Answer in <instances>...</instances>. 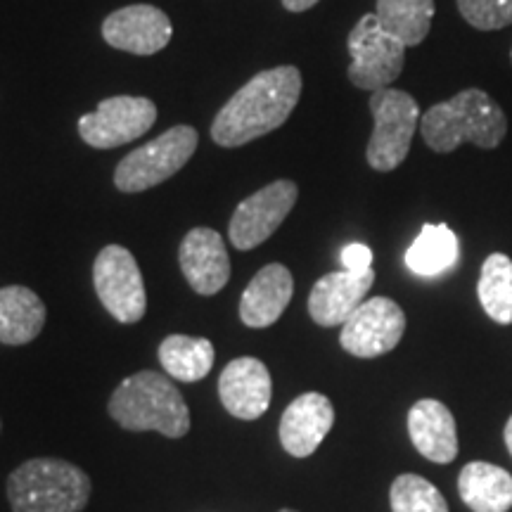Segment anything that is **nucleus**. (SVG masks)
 <instances>
[{
  "mask_svg": "<svg viewBox=\"0 0 512 512\" xmlns=\"http://www.w3.org/2000/svg\"><path fill=\"white\" fill-rule=\"evenodd\" d=\"M456 261L458 238L444 223L422 226L420 235L406 252V266L415 275H422V278H434V275L446 273L448 268L456 266Z\"/></svg>",
  "mask_w": 512,
  "mask_h": 512,
  "instance_id": "412c9836",
  "label": "nucleus"
},
{
  "mask_svg": "<svg viewBox=\"0 0 512 512\" xmlns=\"http://www.w3.org/2000/svg\"><path fill=\"white\" fill-rule=\"evenodd\" d=\"M294 280L290 268L268 264L254 275L240 299V318L247 328H268L292 302Z\"/></svg>",
  "mask_w": 512,
  "mask_h": 512,
  "instance_id": "a211bd4d",
  "label": "nucleus"
},
{
  "mask_svg": "<svg viewBox=\"0 0 512 512\" xmlns=\"http://www.w3.org/2000/svg\"><path fill=\"white\" fill-rule=\"evenodd\" d=\"M46 304L34 290L10 285L0 290V342L22 347L41 335L46 325Z\"/></svg>",
  "mask_w": 512,
  "mask_h": 512,
  "instance_id": "6ab92c4d",
  "label": "nucleus"
},
{
  "mask_svg": "<svg viewBox=\"0 0 512 512\" xmlns=\"http://www.w3.org/2000/svg\"><path fill=\"white\" fill-rule=\"evenodd\" d=\"M342 266L344 271L366 273L373 268V252L363 242H351V245L342 249Z\"/></svg>",
  "mask_w": 512,
  "mask_h": 512,
  "instance_id": "bb28decb",
  "label": "nucleus"
},
{
  "mask_svg": "<svg viewBox=\"0 0 512 512\" xmlns=\"http://www.w3.org/2000/svg\"><path fill=\"white\" fill-rule=\"evenodd\" d=\"M479 304L498 325L512 323V259L501 252L491 254L479 273Z\"/></svg>",
  "mask_w": 512,
  "mask_h": 512,
  "instance_id": "b1692460",
  "label": "nucleus"
},
{
  "mask_svg": "<svg viewBox=\"0 0 512 512\" xmlns=\"http://www.w3.org/2000/svg\"><path fill=\"white\" fill-rule=\"evenodd\" d=\"M510 60H512V50H510Z\"/></svg>",
  "mask_w": 512,
  "mask_h": 512,
  "instance_id": "7c9ffc66",
  "label": "nucleus"
},
{
  "mask_svg": "<svg viewBox=\"0 0 512 512\" xmlns=\"http://www.w3.org/2000/svg\"><path fill=\"white\" fill-rule=\"evenodd\" d=\"M302 98L297 67H275L256 74L230 98L211 124V138L221 147H240L283 126Z\"/></svg>",
  "mask_w": 512,
  "mask_h": 512,
  "instance_id": "f257e3e1",
  "label": "nucleus"
},
{
  "mask_svg": "<svg viewBox=\"0 0 512 512\" xmlns=\"http://www.w3.org/2000/svg\"><path fill=\"white\" fill-rule=\"evenodd\" d=\"M392 512H448L446 498L420 475H399L389 489Z\"/></svg>",
  "mask_w": 512,
  "mask_h": 512,
  "instance_id": "393cba45",
  "label": "nucleus"
},
{
  "mask_svg": "<svg viewBox=\"0 0 512 512\" xmlns=\"http://www.w3.org/2000/svg\"><path fill=\"white\" fill-rule=\"evenodd\" d=\"M110 415L128 432H159L181 439L190 432V411L183 394L155 370H140L114 389Z\"/></svg>",
  "mask_w": 512,
  "mask_h": 512,
  "instance_id": "7ed1b4c3",
  "label": "nucleus"
},
{
  "mask_svg": "<svg viewBox=\"0 0 512 512\" xmlns=\"http://www.w3.org/2000/svg\"><path fill=\"white\" fill-rule=\"evenodd\" d=\"M181 271L192 290L204 297L221 292L230 280V259L223 238L211 228H192L181 245Z\"/></svg>",
  "mask_w": 512,
  "mask_h": 512,
  "instance_id": "2eb2a0df",
  "label": "nucleus"
},
{
  "mask_svg": "<svg viewBox=\"0 0 512 512\" xmlns=\"http://www.w3.org/2000/svg\"><path fill=\"white\" fill-rule=\"evenodd\" d=\"M159 363L174 380L197 382L214 366V344L204 337L169 335L159 344Z\"/></svg>",
  "mask_w": 512,
  "mask_h": 512,
  "instance_id": "4be33fe9",
  "label": "nucleus"
},
{
  "mask_svg": "<svg viewBox=\"0 0 512 512\" xmlns=\"http://www.w3.org/2000/svg\"><path fill=\"white\" fill-rule=\"evenodd\" d=\"M93 283L102 306L119 323L133 325L143 320L147 294L133 254L121 245H107L93 264Z\"/></svg>",
  "mask_w": 512,
  "mask_h": 512,
  "instance_id": "6e6552de",
  "label": "nucleus"
},
{
  "mask_svg": "<svg viewBox=\"0 0 512 512\" xmlns=\"http://www.w3.org/2000/svg\"><path fill=\"white\" fill-rule=\"evenodd\" d=\"M406 332V313L387 297L366 299L342 325L339 344L356 358H375L396 349Z\"/></svg>",
  "mask_w": 512,
  "mask_h": 512,
  "instance_id": "9d476101",
  "label": "nucleus"
},
{
  "mask_svg": "<svg viewBox=\"0 0 512 512\" xmlns=\"http://www.w3.org/2000/svg\"><path fill=\"white\" fill-rule=\"evenodd\" d=\"M375 283V271L366 273L335 271L323 275L309 294V313L323 328L344 325L358 306L366 302V294Z\"/></svg>",
  "mask_w": 512,
  "mask_h": 512,
  "instance_id": "dca6fc26",
  "label": "nucleus"
},
{
  "mask_svg": "<svg viewBox=\"0 0 512 512\" xmlns=\"http://www.w3.org/2000/svg\"><path fill=\"white\" fill-rule=\"evenodd\" d=\"M88 498L91 479L67 460H27L8 479L12 512H81Z\"/></svg>",
  "mask_w": 512,
  "mask_h": 512,
  "instance_id": "20e7f679",
  "label": "nucleus"
},
{
  "mask_svg": "<svg viewBox=\"0 0 512 512\" xmlns=\"http://www.w3.org/2000/svg\"><path fill=\"white\" fill-rule=\"evenodd\" d=\"M458 494L472 512H508L512 508V477L503 467L475 460L460 470Z\"/></svg>",
  "mask_w": 512,
  "mask_h": 512,
  "instance_id": "aec40b11",
  "label": "nucleus"
},
{
  "mask_svg": "<svg viewBox=\"0 0 512 512\" xmlns=\"http://www.w3.org/2000/svg\"><path fill=\"white\" fill-rule=\"evenodd\" d=\"M297 197L299 188L292 181H275L249 195L245 202L238 204L233 219H230V242L240 252L259 247L261 242H266L275 230L283 226V221L297 204Z\"/></svg>",
  "mask_w": 512,
  "mask_h": 512,
  "instance_id": "9b49d317",
  "label": "nucleus"
},
{
  "mask_svg": "<svg viewBox=\"0 0 512 512\" xmlns=\"http://www.w3.org/2000/svg\"><path fill=\"white\" fill-rule=\"evenodd\" d=\"M316 3H320V0H283L285 10H290V12H304V10L313 8Z\"/></svg>",
  "mask_w": 512,
  "mask_h": 512,
  "instance_id": "cd10ccee",
  "label": "nucleus"
},
{
  "mask_svg": "<svg viewBox=\"0 0 512 512\" xmlns=\"http://www.w3.org/2000/svg\"><path fill=\"white\" fill-rule=\"evenodd\" d=\"M503 437H505V446H508V451H510V456H512V415L508 418V422H505Z\"/></svg>",
  "mask_w": 512,
  "mask_h": 512,
  "instance_id": "c85d7f7f",
  "label": "nucleus"
},
{
  "mask_svg": "<svg viewBox=\"0 0 512 512\" xmlns=\"http://www.w3.org/2000/svg\"><path fill=\"white\" fill-rule=\"evenodd\" d=\"M157 121L155 102L133 95H117L98 105V110L79 119V136L95 150H112L145 136Z\"/></svg>",
  "mask_w": 512,
  "mask_h": 512,
  "instance_id": "1a4fd4ad",
  "label": "nucleus"
},
{
  "mask_svg": "<svg viewBox=\"0 0 512 512\" xmlns=\"http://www.w3.org/2000/svg\"><path fill=\"white\" fill-rule=\"evenodd\" d=\"M271 373L259 358L242 356L230 361L219 377L223 408L240 420L261 418L271 406Z\"/></svg>",
  "mask_w": 512,
  "mask_h": 512,
  "instance_id": "ddd939ff",
  "label": "nucleus"
},
{
  "mask_svg": "<svg viewBox=\"0 0 512 512\" xmlns=\"http://www.w3.org/2000/svg\"><path fill=\"white\" fill-rule=\"evenodd\" d=\"M280 512H294V510H280Z\"/></svg>",
  "mask_w": 512,
  "mask_h": 512,
  "instance_id": "c756f323",
  "label": "nucleus"
},
{
  "mask_svg": "<svg viewBox=\"0 0 512 512\" xmlns=\"http://www.w3.org/2000/svg\"><path fill=\"white\" fill-rule=\"evenodd\" d=\"M370 112L375 128L370 136L366 157L375 171H394L411 150L413 136L420 124V107L406 91L384 88L370 95Z\"/></svg>",
  "mask_w": 512,
  "mask_h": 512,
  "instance_id": "423d86ee",
  "label": "nucleus"
},
{
  "mask_svg": "<svg viewBox=\"0 0 512 512\" xmlns=\"http://www.w3.org/2000/svg\"><path fill=\"white\" fill-rule=\"evenodd\" d=\"M335 425V408L325 394L306 392L285 408L280 444L294 458H309Z\"/></svg>",
  "mask_w": 512,
  "mask_h": 512,
  "instance_id": "4468645a",
  "label": "nucleus"
},
{
  "mask_svg": "<svg viewBox=\"0 0 512 512\" xmlns=\"http://www.w3.org/2000/svg\"><path fill=\"white\" fill-rule=\"evenodd\" d=\"M197 131L192 126H174L121 159L114 171V185L121 192H143L164 183L195 155Z\"/></svg>",
  "mask_w": 512,
  "mask_h": 512,
  "instance_id": "39448f33",
  "label": "nucleus"
},
{
  "mask_svg": "<svg viewBox=\"0 0 512 512\" xmlns=\"http://www.w3.org/2000/svg\"><path fill=\"white\" fill-rule=\"evenodd\" d=\"M377 19L406 48L420 46L430 34L434 0H377Z\"/></svg>",
  "mask_w": 512,
  "mask_h": 512,
  "instance_id": "5701e85b",
  "label": "nucleus"
},
{
  "mask_svg": "<svg viewBox=\"0 0 512 512\" xmlns=\"http://www.w3.org/2000/svg\"><path fill=\"white\" fill-rule=\"evenodd\" d=\"M349 81L363 91H384L399 79L406 46L382 27L375 12L363 15L349 34Z\"/></svg>",
  "mask_w": 512,
  "mask_h": 512,
  "instance_id": "0eeeda50",
  "label": "nucleus"
},
{
  "mask_svg": "<svg viewBox=\"0 0 512 512\" xmlns=\"http://www.w3.org/2000/svg\"><path fill=\"white\" fill-rule=\"evenodd\" d=\"M420 133L430 150L446 155L460 143L494 150L508 133V119L501 105L479 88H465L451 100L432 105L422 114Z\"/></svg>",
  "mask_w": 512,
  "mask_h": 512,
  "instance_id": "f03ea898",
  "label": "nucleus"
},
{
  "mask_svg": "<svg viewBox=\"0 0 512 512\" xmlns=\"http://www.w3.org/2000/svg\"><path fill=\"white\" fill-rule=\"evenodd\" d=\"M174 27L155 5H128L102 22V38L131 55H155L169 46Z\"/></svg>",
  "mask_w": 512,
  "mask_h": 512,
  "instance_id": "f8f14e48",
  "label": "nucleus"
},
{
  "mask_svg": "<svg viewBox=\"0 0 512 512\" xmlns=\"http://www.w3.org/2000/svg\"><path fill=\"white\" fill-rule=\"evenodd\" d=\"M467 24L482 31H496L512 24V0H458Z\"/></svg>",
  "mask_w": 512,
  "mask_h": 512,
  "instance_id": "a878e982",
  "label": "nucleus"
},
{
  "mask_svg": "<svg viewBox=\"0 0 512 512\" xmlns=\"http://www.w3.org/2000/svg\"><path fill=\"white\" fill-rule=\"evenodd\" d=\"M408 434L420 456L432 463L446 465L458 456L456 418L446 403L437 399H420L408 413Z\"/></svg>",
  "mask_w": 512,
  "mask_h": 512,
  "instance_id": "f3484780",
  "label": "nucleus"
}]
</instances>
